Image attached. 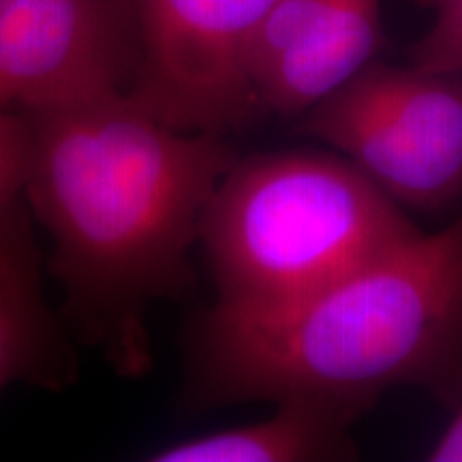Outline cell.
I'll list each match as a JSON object with an SVG mask.
<instances>
[{
	"label": "cell",
	"instance_id": "1",
	"mask_svg": "<svg viewBox=\"0 0 462 462\" xmlns=\"http://www.w3.org/2000/svg\"><path fill=\"white\" fill-rule=\"evenodd\" d=\"M24 114V199L54 242L62 319L116 373L142 377L150 306L193 285L189 253L238 157L223 135L170 126L129 90Z\"/></svg>",
	"mask_w": 462,
	"mask_h": 462
},
{
	"label": "cell",
	"instance_id": "2",
	"mask_svg": "<svg viewBox=\"0 0 462 462\" xmlns=\"http://www.w3.org/2000/svg\"><path fill=\"white\" fill-rule=\"evenodd\" d=\"M398 385L462 401V212L298 304H215L190 343L189 402L199 409L289 396L371 407Z\"/></svg>",
	"mask_w": 462,
	"mask_h": 462
},
{
	"label": "cell",
	"instance_id": "3",
	"mask_svg": "<svg viewBox=\"0 0 462 462\" xmlns=\"http://www.w3.org/2000/svg\"><path fill=\"white\" fill-rule=\"evenodd\" d=\"M401 204L345 157L238 159L199 227L217 306L265 313L298 304L413 238Z\"/></svg>",
	"mask_w": 462,
	"mask_h": 462
},
{
	"label": "cell",
	"instance_id": "4",
	"mask_svg": "<svg viewBox=\"0 0 462 462\" xmlns=\"http://www.w3.org/2000/svg\"><path fill=\"white\" fill-rule=\"evenodd\" d=\"M298 129L420 210L462 198V73L373 60L300 116Z\"/></svg>",
	"mask_w": 462,
	"mask_h": 462
},
{
	"label": "cell",
	"instance_id": "5",
	"mask_svg": "<svg viewBox=\"0 0 462 462\" xmlns=\"http://www.w3.org/2000/svg\"><path fill=\"white\" fill-rule=\"evenodd\" d=\"M276 0H129L137 60L129 92L182 131L223 135L259 116L245 75L253 32Z\"/></svg>",
	"mask_w": 462,
	"mask_h": 462
},
{
	"label": "cell",
	"instance_id": "6",
	"mask_svg": "<svg viewBox=\"0 0 462 462\" xmlns=\"http://www.w3.org/2000/svg\"><path fill=\"white\" fill-rule=\"evenodd\" d=\"M135 60L129 0H0V109L129 90Z\"/></svg>",
	"mask_w": 462,
	"mask_h": 462
},
{
	"label": "cell",
	"instance_id": "7",
	"mask_svg": "<svg viewBox=\"0 0 462 462\" xmlns=\"http://www.w3.org/2000/svg\"><path fill=\"white\" fill-rule=\"evenodd\" d=\"M381 45V0H276L248 42V90L259 114L300 118L371 65Z\"/></svg>",
	"mask_w": 462,
	"mask_h": 462
},
{
	"label": "cell",
	"instance_id": "8",
	"mask_svg": "<svg viewBox=\"0 0 462 462\" xmlns=\"http://www.w3.org/2000/svg\"><path fill=\"white\" fill-rule=\"evenodd\" d=\"M43 296L42 253L24 195L0 208V392L65 390L78 374L69 328Z\"/></svg>",
	"mask_w": 462,
	"mask_h": 462
},
{
	"label": "cell",
	"instance_id": "9",
	"mask_svg": "<svg viewBox=\"0 0 462 462\" xmlns=\"http://www.w3.org/2000/svg\"><path fill=\"white\" fill-rule=\"evenodd\" d=\"M255 424L208 432L157 449L154 462H323L356 458L351 426L366 411L330 396H289Z\"/></svg>",
	"mask_w": 462,
	"mask_h": 462
},
{
	"label": "cell",
	"instance_id": "10",
	"mask_svg": "<svg viewBox=\"0 0 462 462\" xmlns=\"http://www.w3.org/2000/svg\"><path fill=\"white\" fill-rule=\"evenodd\" d=\"M435 22L409 54V65L424 71L462 73V0H430Z\"/></svg>",
	"mask_w": 462,
	"mask_h": 462
},
{
	"label": "cell",
	"instance_id": "11",
	"mask_svg": "<svg viewBox=\"0 0 462 462\" xmlns=\"http://www.w3.org/2000/svg\"><path fill=\"white\" fill-rule=\"evenodd\" d=\"M31 143L26 114L20 109H0V208L24 195Z\"/></svg>",
	"mask_w": 462,
	"mask_h": 462
},
{
	"label": "cell",
	"instance_id": "12",
	"mask_svg": "<svg viewBox=\"0 0 462 462\" xmlns=\"http://www.w3.org/2000/svg\"><path fill=\"white\" fill-rule=\"evenodd\" d=\"M429 460L432 462H462V401L458 402L452 424L443 432L437 446L430 449Z\"/></svg>",
	"mask_w": 462,
	"mask_h": 462
}]
</instances>
